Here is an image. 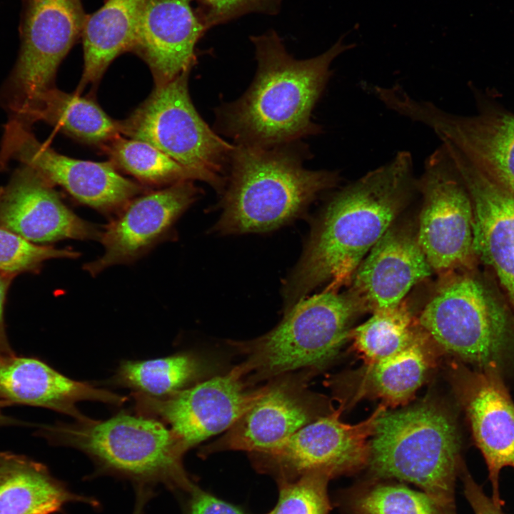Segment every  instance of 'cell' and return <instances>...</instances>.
<instances>
[{
	"label": "cell",
	"instance_id": "obj_1",
	"mask_svg": "<svg viewBox=\"0 0 514 514\" xmlns=\"http://www.w3.org/2000/svg\"><path fill=\"white\" fill-rule=\"evenodd\" d=\"M412 155L398 151L337 191L314 223L282 286L284 312L318 286L337 291L411 200L417 188Z\"/></svg>",
	"mask_w": 514,
	"mask_h": 514
},
{
	"label": "cell",
	"instance_id": "obj_2",
	"mask_svg": "<svg viewBox=\"0 0 514 514\" xmlns=\"http://www.w3.org/2000/svg\"><path fill=\"white\" fill-rule=\"evenodd\" d=\"M250 39L256 75L241 98L218 109L221 131L237 144L260 147L321 133V127L311 119L312 111L332 75L331 63L353 44H344L341 37L323 54L298 60L273 29Z\"/></svg>",
	"mask_w": 514,
	"mask_h": 514
},
{
	"label": "cell",
	"instance_id": "obj_3",
	"mask_svg": "<svg viewBox=\"0 0 514 514\" xmlns=\"http://www.w3.org/2000/svg\"><path fill=\"white\" fill-rule=\"evenodd\" d=\"M221 213L211 231L221 235L263 233L291 221L324 191L336 186L338 171L309 170L286 144H236L231 154Z\"/></svg>",
	"mask_w": 514,
	"mask_h": 514
},
{
	"label": "cell",
	"instance_id": "obj_4",
	"mask_svg": "<svg viewBox=\"0 0 514 514\" xmlns=\"http://www.w3.org/2000/svg\"><path fill=\"white\" fill-rule=\"evenodd\" d=\"M460 454V437L451 417L434 405H420L380 413L369 441L368 463L378 477L414 483L445 511L455 514Z\"/></svg>",
	"mask_w": 514,
	"mask_h": 514
},
{
	"label": "cell",
	"instance_id": "obj_5",
	"mask_svg": "<svg viewBox=\"0 0 514 514\" xmlns=\"http://www.w3.org/2000/svg\"><path fill=\"white\" fill-rule=\"evenodd\" d=\"M36 434L53 445L84 452L103 472L141 485L161 483L189 490L193 487L183 467L187 450L173 430L158 419L119 413L104 420L88 418L39 425Z\"/></svg>",
	"mask_w": 514,
	"mask_h": 514
},
{
	"label": "cell",
	"instance_id": "obj_6",
	"mask_svg": "<svg viewBox=\"0 0 514 514\" xmlns=\"http://www.w3.org/2000/svg\"><path fill=\"white\" fill-rule=\"evenodd\" d=\"M364 309L349 291H323L306 297L265 334L229 345L245 356L236 366L246 382L298 371L313 373L332 360L350 334L351 325Z\"/></svg>",
	"mask_w": 514,
	"mask_h": 514
},
{
	"label": "cell",
	"instance_id": "obj_7",
	"mask_svg": "<svg viewBox=\"0 0 514 514\" xmlns=\"http://www.w3.org/2000/svg\"><path fill=\"white\" fill-rule=\"evenodd\" d=\"M419 324L440 346L471 367L514 377V313L485 280L452 273L424 307Z\"/></svg>",
	"mask_w": 514,
	"mask_h": 514
},
{
	"label": "cell",
	"instance_id": "obj_8",
	"mask_svg": "<svg viewBox=\"0 0 514 514\" xmlns=\"http://www.w3.org/2000/svg\"><path fill=\"white\" fill-rule=\"evenodd\" d=\"M186 70L156 86L150 96L128 119L122 133L155 146L218 192L234 146L216 134L196 110L188 92Z\"/></svg>",
	"mask_w": 514,
	"mask_h": 514
},
{
	"label": "cell",
	"instance_id": "obj_9",
	"mask_svg": "<svg viewBox=\"0 0 514 514\" xmlns=\"http://www.w3.org/2000/svg\"><path fill=\"white\" fill-rule=\"evenodd\" d=\"M86 16L81 0H22L20 49L0 88V106L23 119L46 90L57 69L81 35Z\"/></svg>",
	"mask_w": 514,
	"mask_h": 514
},
{
	"label": "cell",
	"instance_id": "obj_10",
	"mask_svg": "<svg viewBox=\"0 0 514 514\" xmlns=\"http://www.w3.org/2000/svg\"><path fill=\"white\" fill-rule=\"evenodd\" d=\"M417 188L423 203L416 236L432 270L469 266L475 256L472 201L443 143L426 158Z\"/></svg>",
	"mask_w": 514,
	"mask_h": 514
},
{
	"label": "cell",
	"instance_id": "obj_11",
	"mask_svg": "<svg viewBox=\"0 0 514 514\" xmlns=\"http://www.w3.org/2000/svg\"><path fill=\"white\" fill-rule=\"evenodd\" d=\"M14 160L31 166L79 202L106 214L119 213L142 191L140 185L120 175L113 163L60 154L40 142L30 126L9 119L0 143V173Z\"/></svg>",
	"mask_w": 514,
	"mask_h": 514
},
{
	"label": "cell",
	"instance_id": "obj_12",
	"mask_svg": "<svg viewBox=\"0 0 514 514\" xmlns=\"http://www.w3.org/2000/svg\"><path fill=\"white\" fill-rule=\"evenodd\" d=\"M253 388L235 366L166 397L132 394L138 414L158 419L179 437L186 450L226 431L265 393Z\"/></svg>",
	"mask_w": 514,
	"mask_h": 514
},
{
	"label": "cell",
	"instance_id": "obj_13",
	"mask_svg": "<svg viewBox=\"0 0 514 514\" xmlns=\"http://www.w3.org/2000/svg\"><path fill=\"white\" fill-rule=\"evenodd\" d=\"M384 409L381 406L366 420L351 425L340 420L339 408L274 448L250 455L258 468L276 474L279 480L313 471L326 472L331 477L353 471L368 463L369 441Z\"/></svg>",
	"mask_w": 514,
	"mask_h": 514
},
{
	"label": "cell",
	"instance_id": "obj_14",
	"mask_svg": "<svg viewBox=\"0 0 514 514\" xmlns=\"http://www.w3.org/2000/svg\"><path fill=\"white\" fill-rule=\"evenodd\" d=\"M404 115L431 128L493 181L514 193V114L484 106L475 115H456L413 98Z\"/></svg>",
	"mask_w": 514,
	"mask_h": 514
},
{
	"label": "cell",
	"instance_id": "obj_15",
	"mask_svg": "<svg viewBox=\"0 0 514 514\" xmlns=\"http://www.w3.org/2000/svg\"><path fill=\"white\" fill-rule=\"evenodd\" d=\"M311 374L298 371L268 381L266 390L258 400L201 453L204 455L225 450L263 453L326 415L322 413L321 400L307 388Z\"/></svg>",
	"mask_w": 514,
	"mask_h": 514
},
{
	"label": "cell",
	"instance_id": "obj_16",
	"mask_svg": "<svg viewBox=\"0 0 514 514\" xmlns=\"http://www.w3.org/2000/svg\"><path fill=\"white\" fill-rule=\"evenodd\" d=\"M455 388L465 412L473 441L480 451L492 485V499L503 506L499 475L514 468V402L507 381L496 367L460 366Z\"/></svg>",
	"mask_w": 514,
	"mask_h": 514
},
{
	"label": "cell",
	"instance_id": "obj_17",
	"mask_svg": "<svg viewBox=\"0 0 514 514\" xmlns=\"http://www.w3.org/2000/svg\"><path fill=\"white\" fill-rule=\"evenodd\" d=\"M198 195L192 181H183L133 198L103 229V255L84 268L95 276L138 260L166 236Z\"/></svg>",
	"mask_w": 514,
	"mask_h": 514
},
{
	"label": "cell",
	"instance_id": "obj_18",
	"mask_svg": "<svg viewBox=\"0 0 514 514\" xmlns=\"http://www.w3.org/2000/svg\"><path fill=\"white\" fill-rule=\"evenodd\" d=\"M0 226L35 243L100 240L102 233L96 224L75 214L53 184L24 164L0 186Z\"/></svg>",
	"mask_w": 514,
	"mask_h": 514
},
{
	"label": "cell",
	"instance_id": "obj_19",
	"mask_svg": "<svg viewBox=\"0 0 514 514\" xmlns=\"http://www.w3.org/2000/svg\"><path fill=\"white\" fill-rule=\"evenodd\" d=\"M448 152L472 201L475 255L494 273L514 313V193L493 181L455 147Z\"/></svg>",
	"mask_w": 514,
	"mask_h": 514
},
{
	"label": "cell",
	"instance_id": "obj_20",
	"mask_svg": "<svg viewBox=\"0 0 514 514\" xmlns=\"http://www.w3.org/2000/svg\"><path fill=\"white\" fill-rule=\"evenodd\" d=\"M195 0H145L132 51L149 66L156 86L163 84L196 61L195 47L207 31Z\"/></svg>",
	"mask_w": 514,
	"mask_h": 514
},
{
	"label": "cell",
	"instance_id": "obj_21",
	"mask_svg": "<svg viewBox=\"0 0 514 514\" xmlns=\"http://www.w3.org/2000/svg\"><path fill=\"white\" fill-rule=\"evenodd\" d=\"M432 271L417 236L392 225L358 266L350 292L364 310L393 308Z\"/></svg>",
	"mask_w": 514,
	"mask_h": 514
},
{
	"label": "cell",
	"instance_id": "obj_22",
	"mask_svg": "<svg viewBox=\"0 0 514 514\" xmlns=\"http://www.w3.org/2000/svg\"><path fill=\"white\" fill-rule=\"evenodd\" d=\"M82 400L121 405L127 398L72 380L35 357L0 356V401L8 405L43 407L84 420L76 408Z\"/></svg>",
	"mask_w": 514,
	"mask_h": 514
},
{
	"label": "cell",
	"instance_id": "obj_23",
	"mask_svg": "<svg viewBox=\"0 0 514 514\" xmlns=\"http://www.w3.org/2000/svg\"><path fill=\"white\" fill-rule=\"evenodd\" d=\"M75 501L96 504L70 491L42 463L0 452V514H56Z\"/></svg>",
	"mask_w": 514,
	"mask_h": 514
},
{
	"label": "cell",
	"instance_id": "obj_24",
	"mask_svg": "<svg viewBox=\"0 0 514 514\" xmlns=\"http://www.w3.org/2000/svg\"><path fill=\"white\" fill-rule=\"evenodd\" d=\"M145 0H106L86 16L82 31L84 71L79 89L100 79L119 54L132 51Z\"/></svg>",
	"mask_w": 514,
	"mask_h": 514
},
{
	"label": "cell",
	"instance_id": "obj_25",
	"mask_svg": "<svg viewBox=\"0 0 514 514\" xmlns=\"http://www.w3.org/2000/svg\"><path fill=\"white\" fill-rule=\"evenodd\" d=\"M37 121L91 143H107L122 133L121 121L112 119L94 101L54 86L40 95L21 123L31 127Z\"/></svg>",
	"mask_w": 514,
	"mask_h": 514
},
{
	"label": "cell",
	"instance_id": "obj_26",
	"mask_svg": "<svg viewBox=\"0 0 514 514\" xmlns=\"http://www.w3.org/2000/svg\"><path fill=\"white\" fill-rule=\"evenodd\" d=\"M208 365L192 352L146 361H124L112 383L152 397H166L190 387L208 373Z\"/></svg>",
	"mask_w": 514,
	"mask_h": 514
},
{
	"label": "cell",
	"instance_id": "obj_27",
	"mask_svg": "<svg viewBox=\"0 0 514 514\" xmlns=\"http://www.w3.org/2000/svg\"><path fill=\"white\" fill-rule=\"evenodd\" d=\"M368 366L364 387L387 403L398 405L410 398L422 385L428 361L417 340L401 351Z\"/></svg>",
	"mask_w": 514,
	"mask_h": 514
},
{
	"label": "cell",
	"instance_id": "obj_28",
	"mask_svg": "<svg viewBox=\"0 0 514 514\" xmlns=\"http://www.w3.org/2000/svg\"><path fill=\"white\" fill-rule=\"evenodd\" d=\"M350 335L368 364L391 356L418 340L412 315L403 302L395 308L373 312Z\"/></svg>",
	"mask_w": 514,
	"mask_h": 514
},
{
	"label": "cell",
	"instance_id": "obj_29",
	"mask_svg": "<svg viewBox=\"0 0 514 514\" xmlns=\"http://www.w3.org/2000/svg\"><path fill=\"white\" fill-rule=\"evenodd\" d=\"M107 143L114 163L143 181L172 184L196 180L186 168L148 143L121 136Z\"/></svg>",
	"mask_w": 514,
	"mask_h": 514
},
{
	"label": "cell",
	"instance_id": "obj_30",
	"mask_svg": "<svg viewBox=\"0 0 514 514\" xmlns=\"http://www.w3.org/2000/svg\"><path fill=\"white\" fill-rule=\"evenodd\" d=\"M356 514H449L425 493L400 485H378L353 500Z\"/></svg>",
	"mask_w": 514,
	"mask_h": 514
},
{
	"label": "cell",
	"instance_id": "obj_31",
	"mask_svg": "<svg viewBox=\"0 0 514 514\" xmlns=\"http://www.w3.org/2000/svg\"><path fill=\"white\" fill-rule=\"evenodd\" d=\"M331 476L309 472L293 480H281L278 500L267 514H328L327 483Z\"/></svg>",
	"mask_w": 514,
	"mask_h": 514
},
{
	"label": "cell",
	"instance_id": "obj_32",
	"mask_svg": "<svg viewBox=\"0 0 514 514\" xmlns=\"http://www.w3.org/2000/svg\"><path fill=\"white\" fill-rule=\"evenodd\" d=\"M80 253L69 248H56L31 242L0 226V271L16 276L36 273L43 263L53 258H76Z\"/></svg>",
	"mask_w": 514,
	"mask_h": 514
},
{
	"label": "cell",
	"instance_id": "obj_33",
	"mask_svg": "<svg viewBox=\"0 0 514 514\" xmlns=\"http://www.w3.org/2000/svg\"><path fill=\"white\" fill-rule=\"evenodd\" d=\"M196 10L206 29L227 23L249 13L275 15L282 0H195Z\"/></svg>",
	"mask_w": 514,
	"mask_h": 514
},
{
	"label": "cell",
	"instance_id": "obj_34",
	"mask_svg": "<svg viewBox=\"0 0 514 514\" xmlns=\"http://www.w3.org/2000/svg\"><path fill=\"white\" fill-rule=\"evenodd\" d=\"M188 514H245L236 506L193 487Z\"/></svg>",
	"mask_w": 514,
	"mask_h": 514
},
{
	"label": "cell",
	"instance_id": "obj_35",
	"mask_svg": "<svg viewBox=\"0 0 514 514\" xmlns=\"http://www.w3.org/2000/svg\"><path fill=\"white\" fill-rule=\"evenodd\" d=\"M464 494L474 514H504L502 507L498 505L491 497H488L467 472L462 473Z\"/></svg>",
	"mask_w": 514,
	"mask_h": 514
},
{
	"label": "cell",
	"instance_id": "obj_36",
	"mask_svg": "<svg viewBox=\"0 0 514 514\" xmlns=\"http://www.w3.org/2000/svg\"><path fill=\"white\" fill-rule=\"evenodd\" d=\"M15 277L13 275L0 271V356L14 354L6 334L4 307L9 288Z\"/></svg>",
	"mask_w": 514,
	"mask_h": 514
},
{
	"label": "cell",
	"instance_id": "obj_37",
	"mask_svg": "<svg viewBox=\"0 0 514 514\" xmlns=\"http://www.w3.org/2000/svg\"><path fill=\"white\" fill-rule=\"evenodd\" d=\"M151 490H149L146 486H141L138 489L136 502L133 514H144L143 510L146 503L148 501L150 497Z\"/></svg>",
	"mask_w": 514,
	"mask_h": 514
},
{
	"label": "cell",
	"instance_id": "obj_38",
	"mask_svg": "<svg viewBox=\"0 0 514 514\" xmlns=\"http://www.w3.org/2000/svg\"><path fill=\"white\" fill-rule=\"evenodd\" d=\"M7 405H8L6 403L0 401V426L28 425V423H24V422L19 420L18 419L4 415L2 412V408Z\"/></svg>",
	"mask_w": 514,
	"mask_h": 514
}]
</instances>
